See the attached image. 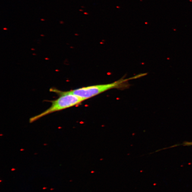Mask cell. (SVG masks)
I'll return each mask as SVG.
<instances>
[{
	"label": "cell",
	"instance_id": "5",
	"mask_svg": "<svg viewBox=\"0 0 192 192\" xmlns=\"http://www.w3.org/2000/svg\"><path fill=\"white\" fill-rule=\"evenodd\" d=\"M41 20H42V21H44L45 20L43 19H41Z\"/></svg>",
	"mask_w": 192,
	"mask_h": 192
},
{
	"label": "cell",
	"instance_id": "3",
	"mask_svg": "<svg viewBox=\"0 0 192 192\" xmlns=\"http://www.w3.org/2000/svg\"><path fill=\"white\" fill-rule=\"evenodd\" d=\"M186 144L187 146H192V142H187Z\"/></svg>",
	"mask_w": 192,
	"mask_h": 192
},
{
	"label": "cell",
	"instance_id": "4",
	"mask_svg": "<svg viewBox=\"0 0 192 192\" xmlns=\"http://www.w3.org/2000/svg\"><path fill=\"white\" fill-rule=\"evenodd\" d=\"M46 189V187H43V190L45 189Z\"/></svg>",
	"mask_w": 192,
	"mask_h": 192
},
{
	"label": "cell",
	"instance_id": "6",
	"mask_svg": "<svg viewBox=\"0 0 192 192\" xmlns=\"http://www.w3.org/2000/svg\"><path fill=\"white\" fill-rule=\"evenodd\" d=\"M54 190V189H50V190Z\"/></svg>",
	"mask_w": 192,
	"mask_h": 192
},
{
	"label": "cell",
	"instance_id": "1",
	"mask_svg": "<svg viewBox=\"0 0 192 192\" xmlns=\"http://www.w3.org/2000/svg\"><path fill=\"white\" fill-rule=\"evenodd\" d=\"M51 91L55 92L59 97L52 101V104L49 108L43 112L32 117L29 120L32 123L48 114L62 110L80 104L84 101L82 98L70 93L69 91L62 92L56 89H51Z\"/></svg>",
	"mask_w": 192,
	"mask_h": 192
},
{
	"label": "cell",
	"instance_id": "2",
	"mask_svg": "<svg viewBox=\"0 0 192 192\" xmlns=\"http://www.w3.org/2000/svg\"><path fill=\"white\" fill-rule=\"evenodd\" d=\"M145 75V74H140L133 78L122 79L109 84L86 86L70 90L69 92L85 100L111 89L122 88L128 86V81L131 79L142 77Z\"/></svg>",
	"mask_w": 192,
	"mask_h": 192
}]
</instances>
